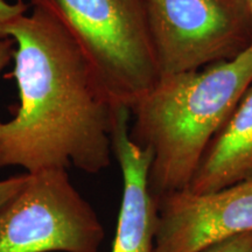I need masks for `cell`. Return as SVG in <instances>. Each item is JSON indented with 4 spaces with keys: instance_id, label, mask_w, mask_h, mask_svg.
<instances>
[{
    "instance_id": "cell-1",
    "label": "cell",
    "mask_w": 252,
    "mask_h": 252,
    "mask_svg": "<svg viewBox=\"0 0 252 252\" xmlns=\"http://www.w3.org/2000/svg\"><path fill=\"white\" fill-rule=\"evenodd\" d=\"M14 41L19 108L0 121V168L28 174L74 166L97 174L111 162L116 104L58 21L34 7L0 27Z\"/></svg>"
},
{
    "instance_id": "cell-2",
    "label": "cell",
    "mask_w": 252,
    "mask_h": 252,
    "mask_svg": "<svg viewBox=\"0 0 252 252\" xmlns=\"http://www.w3.org/2000/svg\"><path fill=\"white\" fill-rule=\"evenodd\" d=\"M252 84V46L200 71L161 76L140 98L131 137L152 151L150 188L160 198L188 188L214 138Z\"/></svg>"
},
{
    "instance_id": "cell-3",
    "label": "cell",
    "mask_w": 252,
    "mask_h": 252,
    "mask_svg": "<svg viewBox=\"0 0 252 252\" xmlns=\"http://www.w3.org/2000/svg\"><path fill=\"white\" fill-rule=\"evenodd\" d=\"M69 34L116 105L132 109L159 81L145 0H31Z\"/></svg>"
},
{
    "instance_id": "cell-4",
    "label": "cell",
    "mask_w": 252,
    "mask_h": 252,
    "mask_svg": "<svg viewBox=\"0 0 252 252\" xmlns=\"http://www.w3.org/2000/svg\"><path fill=\"white\" fill-rule=\"evenodd\" d=\"M159 75L230 61L252 46L250 0H145Z\"/></svg>"
},
{
    "instance_id": "cell-5",
    "label": "cell",
    "mask_w": 252,
    "mask_h": 252,
    "mask_svg": "<svg viewBox=\"0 0 252 252\" xmlns=\"http://www.w3.org/2000/svg\"><path fill=\"white\" fill-rule=\"evenodd\" d=\"M104 237L98 216L67 169L30 174L0 208V252H97Z\"/></svg>"
},
{
    "instance_id": "cell-6",
    "label": "cell",
    "mask_w": 252,
    "mask_h": 252,
    "mask_svg": "<svg viewBox=\"0 0 252 252\" xmlns=\"http://www.w3.org/2000/svg\"><path fill=\"white\" fill-rule=\"evenodd\" d=\"M157 202L154 252H203L252 231V179L206 194L174 191Z\"/></svg>"
},
{
    "instance_id": "cell-7",
    "label": "cell",
    "mask_w": 252,
    "mask_h": 252,
    "mask_svg": "<svg viewBox=\"0 0 252 252\" xmlns=\"http://www.w3.org/2000/svg\"><path fill=\"white\" fill-rule=\"evenodd\" d=\"M131 109L116 105L111 131L112 153L123 176V197L111 252H154L158 202L150 188L153 153L131 137Z\"/></svg>"
},
{
    "instance_id": "cell-8",
    "label": "cell",
    "mask_w": 252,
    "mask_h": 252,
    "mask_svg": "<svg viewBox=\"0 0 252 252\" xmlns=\"http://www.w3.org/2000/svg\"><path fill=\"white\" fill-rule=\"evenodd\" d=\"M252 179V84L214 138L188 186L206 194Z\"/></svg>"
},
{
    "instance_id": "cell-9",
    "label": "cell",
    "mask_w": 252,
    "mask_h": 252,
    "mask_svg": "<svg viewBox=\"0 0 252 252\" xmlns=\"http://www.w3.org/2000/svg\"><path fill=\"white\" fill-rule=\"evenodd\" d=\"M203 252H252V231L220 242Z\"/></svg>"
},
{
    "instance_id": "cell-10",
    "label": "cell",
    "mask_w": 252,
    "mask_h": 252,
    "mask_svg": "<svg viewBox=\"0 0 252 252\" xmlns=\"http://www.w3.org/2000/svg\"><path fill=\"white\" fill-rule=\"evenodd\" d=\"M30 179L28 173L11 176V178L0 180V208L13 198L23 189Z\"/></svg>"
},
{
    "instance_id": "cell-11",
    "label": "cell",
    "mask_w": 252,
    "mask_h": 252,
    "mask_svg": "<svg viewBox=\"0 0 252 252\" xmlns=\"http://www.w3.org/2000/svg\"><path fill=\"white\" fill-rule=\"evenodd\" d=\"M27 6L23 1H18L11 4L6 0H0V27L11 23L14 19L26 14Z\"/></svg>"
},
{
    "instance_id": "cell-12",
    "label": "cell",
    "mask_w": 252,
    "mask_h": 252,
    "mask_svg": "<svg viewBox=\"0 0 252 252\" xmlns=\"http://www.w3.org/2000/svg\"><path fill=\"white\" fill-rule=\"evenodd\" d=\"M14 56V41L8 36L0 35V72Z\"/></svg>"
},
{
    "instance_id": "cell-13",
    "label": "cell",
    "mask_w": 252,
    "mask_h": 252,
    "mask_svg": "<svg viewBox=\"0 0 252 252\" xmlns=\"http://www.w3.org/2000/svg\"><path fill=\"white\" fill-rule=\"evenodd\" d=\"M250 8H251V14H252V0H250Z\"/></svg>"
},
{
    "instance_id": "cell-14",
    "label": "cell",
    "mask_w": 252,
    "mask_h": 252,
    "mask_svg": "<svg viewBox=\"0 0 252 252\" xmlns=\"http://www.w3.org/2000/svg\"><path fill=\"white\" fill-rule=\"evenodd\" d=\"M20 1H23V0H20Z\"/></svg>"
}]
</instances>
